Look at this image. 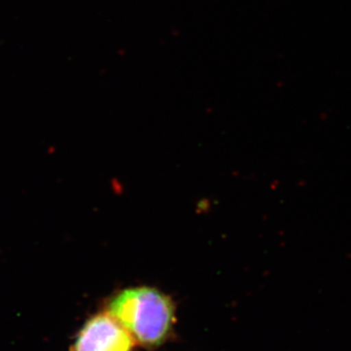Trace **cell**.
Wrapping results in <instances>:
<instances>
[{"instance_id": "1", "label": "cell", "mask_w": 351, "mask_h": 351, "mask_svg": "<svg viewBox=\"0 0 351 351\" xmlns=\"http://www.w3.org/2000/svg\"><path fill=\"white\" fill-rule=\"evenodd\" d=\"M108 313L129 332L135 343L147 348L162 345L175 322L172 300L151 287L122 291L108 304Z\"/></svg>"}, {"instance_id": "2", "label": "cell", "mask_w": 351, "mask_h": 351, "mask_svg": "<svg viewBox=\"0 0 351 351\" xmlns=\"http://www.w3.org/2000/svg\"><path fill=\"white\" fill-rule=\"evenodd\" d=\"M129 332L110 313H99L85 323L71 351H131Z\"/></svg>"}]
</instances>
